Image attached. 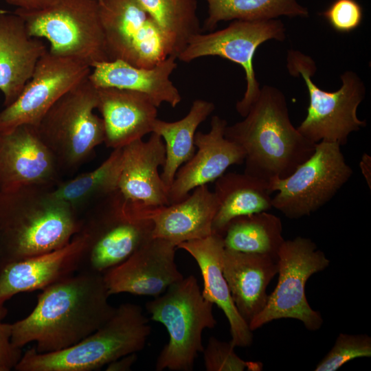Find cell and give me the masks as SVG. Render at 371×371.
I'll use <instances>...</instances> for the list:
<instances>
[{
	"label": "cell",
	"mask_w": 371,
	"mask_h": 371,
	"mask_svg": "<svg viewBox=\"0 0 371 371\" xmlns=\"http://www.w3.org/2000/svg\"><path fill=\"white\" fill-rule=\"evenodd\" d=\"M47 50L41 38L29 34L20 16L0 10V91L3 107L19 96Z\"/></svg>",
	"instance_id": "obj_20"
},
{
	"label": "cell",
	"mask_w": 371,
	"mask_h": 371,
	"mask_svg": "<svg viewBox=\"0 0 371 371\" xmlns=\"http://www.w3.org/2000/svg\"><path fill=\"white\" fill-rule=\"evenodd\" d=\"M177 246L152 238L126 260L103 273L110 295L128 293L153 297L183 279L175 262Z\"/></svg>",
	"instance_id": "obj_15"
},
{
	"label": "cell",
	"mask_w": 371,
	"mask_h": 371,
	"mask_svg": "<svg viewBox=\"0 0 371 371\" xmlns=\"http://www.w3.org/2000/svg\"><path fill=\"white\" fill-rule=\"evenodd\" d=\"M337 142L321 141L313 155L290 175L269 181L272 207L290 219L316 212L349 180L353 170Z\"/></svg>",
	"instance_id": "obj_11"
},
{
	"label": "cell",
	"mask_w": 371,
	"mask_h": 371,
	"mask_svg": "<svg viewBox=\"0 0 371 371\" xmlns=\"http://www.w3.org/2000/svg\"><path fill=\"white\" fill-rule=\"evenodd\" d=\"M3 316L0 314V371H10L14 369L19 361L22 352L14 347L10 340V325L1 322Z\"/></svg>",
	"instance_id": "obj_35"
},
{
	"label": "cell",
	"mask_w": 371,
	"mask_h": 371,
	"mask_svg": "<svg viewBox=\"0 0 371 371\" xmlns=\"http://www.w3.org/2000/svg\"><path fill=\"white\" fill-rule=\"evenodd\" d=\"M371 357V337L366 334L339 333L333 348L315 366V371H336L357 358Z\"/></svg>",
	"instance_id": "obj_32"
},
{
	"label": "cell",
	"mask_w": 371,
	"mask_h": 371,
	"mask_svg": "<svg viewBox=\"0 0 371 371\" xmlns=\"http://www.w3.org/2000/svg\"><path fill=\"white\" fill-rule=\"evenodd\" d=\"M151 333L149 319L138 304L126 302L99 328L76 344L54 352L34 348L21 355L16 371H93L144 349Z\"/></svg>",
	"instance_id": "obj_4"
},
{
	"label": "cell",
	"mask_w": 371,
	"mask_h": 371,
	"mask_svg": "<svg viewBox=\"0 0 371 371\" xmlns=\"http://www.w3.org/2000/svg\"><path fill=\"white\" fill-rule=\"evenodd\" d=\"M107 148H122L152 133L157 107L143 93L114 87H97Z\"/></svg>",
	"instance_id": "obj_22"
},
{
	"label": "cell",
	"mask_w": 371,
	"mask_h": 371,
	"mask_svg": "<svg viewBox=\"0 0 371 371\" xmlns=\"http://www.w3.org/2000/svg\"><path fill=\"white\" fill-rule=\"evenodd\" d=\"M278 280L264 309L249 324L253 332L269 322L284 318L300 321L311 331L320 329L321 313L309 305L305 286L311 276L330 265L325 254L310 238L284 240L278 252Z\"/></svg>",
	"instance_id": "obj_10"
},
{
	"label": "cell",
	"mask_w": 371,
	"mask_h": 371,
	"mask_svg": "<svg viewBox=\"0 0 371 371\" xmlns=\"http://www.w3.org/2000/svg\"><path fill=\"white\" fill-rule=\"evenodd\" d=\"M98 105V88L88 76L60 98L35 126L59 167H79L104 143L103 120L94 113Z\"/></svg>",
	"instance_id": "obj_8"
},
{
	"label": "cell",
	"mask_w": 371,
	"mask_h": 371,
	"mask_svg": "<svg viewBox=\"0 0 371 371\" xmlns=\"http://www.w3.org/2000/svg\"><path fill=\"white\" fill-rule=\"evenodd\" d=\"M214 193L218 207L212 232L222 236L234 218L273 207L269 182L245 172L223 174L216 180Z\"/></svg>",
	"instance_id": "obj_26"
},
{
	"label": "cell",
	"mask_w": 371,
	"mask_h": 371,
	"mask_svg": "<svg viewBox=\"0 0 371 371\" xmlns=\"http://www.w3.org/2000/svg\"><path fill=\"white\" fill-rule=\"evenodd\" d=\"M103 274L80 271L42 290L25 318L10 325L12 344L48 353L67 348L93 333L114 313Z\"/></svg>",
	"instance_id": "obj_1"
},
{
	"label": "cell",
	"mask_w": 371,
	"mask_h": 371,
	"mask_svg": "<svg viewBox=\"0 0 371 371\" xmlns=\"http://www.w3.org/2000/svg\"><path fill=\"white\" fill-rule=\"evenodd\" d=\"M7 3L16 7V8L34 10L42 8L54 0H3Z\"/></svg>",
	"instance_id": "obj_37"
},
{
	"label": "cell",
	"mask_w": 371,
	"mask_h": 371,
	"mask_svg": "<svg viewBox=\"0 0 371 371\" xmlns=\"http://www.w3.org/2000/svg\"><path fill=\"white\" fill-rule=\"evenodd\" d=\"M91 71L81 60L47 50L19 96L0 111V134L23 124L36 126L51 106Z\"/></svg>",
	"instance_id": "obj_14"
},
{
	"label": "cell",
	"mask_w": 371,
	"mask_h": 371,
	"mask_svg": "<svg viewBox=\"0 0 371 371\" xmlns=\"http://www.w3.org/2000/svg\"><path fill=\"white\" fill-rule=\"evenodd\" d=\"M122 165V148L113 149L98 168L60 183L52 193L77 211L86 202L102 199L117 190Z\"/></svg>",
	"instance_id": "obj_29"
},
{
	"label": "cell",
	"mask_w": 371,
	"mask_h": 371,
	"mask_svg": "<svg viewBox=\"0 0 371 371\" xmlns=\"http://www.w3.org/2000/svg\"><path fill=\"white\" fill-rule=\"evenodd\" d=\"M289 74L301 76L306 84L309 105L304 120L297 128L308 141H321L345 145L350 133L366 126V120L357 117V108L366 94L363 80L354 71H346L341 76V87L333 92L321 89L312 80L316 71L313 59L302 52L290 49L286 57Z\"/></svg>",
	"instance_id": "obj_7"
},
{
	"label": "cell",
	"mask_w": 371,
	"mask_h": 371,
	"mask_svg": "<svg viewBox=\"0 0 371 371\" xmlns=\"http://www.w3.org/2000/svg\"><path fill=\"white\" fill-rule=\"evenodd\" d=\"M81 226L77 211L54 197L49 186L0 192V270L64 247Z\"/></svg>",
	"instance_id": "obj_3"
},
{
	"label": "cell",
	"mask_w": 371,
	"mask_h": 371,
	"mask_svg": "<svg viewBox=\"0 0 371 371\" xmlns=\"http://www.w3.org/2000/svg\"><path fill=\"white\" fill-rule=\"evenodd\" d=\"M223 238L225 249L275 258L284 241L281 219L267 211L234 218L228 223Z\"/></svg>",
	"instance_id": "obj_28"
},
{
	"label": "cell",
	"mask_w": 371,
	"mask_h": 371,
	"mask_svg": "<svg viewBox=\"0 0 371 371\" xmlns=\"http://www.w3.org/2000/svg\"><path fill=\"white\" fill-rule=\"evenodd\" d=\"M208 16L205 30H214L223 21L269 20L280 16L307 17L308 11L296 0H205Z\"/></svg>",
	"instance_id": "obj_31"
},
{
	"label": "cell",
	"mask_w": 371,
	"mask_h": 371,
	"mask_svg": "<svg viewBox=\"0 0 371 371\" xmlns=\"http://www.w3.org/2000/svg\"><path fill=\"white\" fill-rule=\"evenodd\" d=\"M222 265L234 304L249 325L267 303V288L278 274V258L225 248Z\"/></svg>",
	"instance_id": "obj_23"
},
{
	"label": "cell",
	"mask_w": 371,
	"mask_h": 371,
	"mask_svg": "<svg viewBox=\"0 0 371 371\" xmlns=\"http://www.w3.org/2000/svg\"><path fill=\"white\" fill-rule=\"evenodd\" d=\"M159 27L177 58L201 32L196 0H137Z\"/></svg>",
	"instance_id": "obj_30"
},
{
	"label": "cell",
	"mask_w": 371,
	"mask_h": 371,
	"mask_svg": "<svg viewBox=\"0 0 371 371\" xmlns=\"http://www.w3.org/2000/svg\"><path fill=\"white\" fill-rule=\"evenodd\" d=\"M236 347L232 343L223 341L210 337L203 348V355L207 371H260L262 363L258 361H245L236 355Z\"/></svg>",
	"instance_id": "obj_33"
},
{
	"label": "cell",
	"mask_w": 371,
	"mask_h": 371,
	"mask_svg": "<svg viewBox=\"0 0 371 371\" xmlns=\"http://www.w3.org/2000/svg\"><path fill=\"white\" fill-rule=\"evenodd\" d=\"M29 34L44 38L54 54L81 60L91 67L109 61L98 0H54L34 10L16 8Z\"/></svg>",
	"instance_id": "obj_6"
},
{
	"label": "cell",
	"mask_w": 371,
	"mask_h": 371,
	"mask_svg": "<svg viewBox=\"0 0 371 371\" xmlns=\"http://www.w3.org/2000/svg\"><path fill=\"white\" fill-rule=\"evenodd\" d=\"M177 248L187 251L196 262L203 280V297L216 304L226 316L235 347H249L253 343V333L238 311L223 272L225 250L223 236L212 233L198 240L179 243Z\"/></svg>",
	"instance_id": "obj_21"
},
{
	"label": "cell",
	"mask_w": 371,
	"mask_h": 371,
	"mask_svg": "<svg viewBox=\"0 0 371 371\" xmlns=\"http://www.w3.org/2000/svg\"><path fill=\"white\" fill-rule=\"evenodd\" d=\"M213 304L203 297L192 275L183 277L146 303L150 319L162 324L169 337L157 356V371L193 370L195 359L204 348L203 330L216 325Z\"/></svg>",
	"instance_id": "obj_5"
},
{
	"label": "cell",
	"mask_w": 371,
	"mask_h": 371,
	"mask_svg": "<svg viewBox=\"0 0 371 371\" xmlns=\"http://www.w3.org/2000/svg\"><path fill=\"white\" fill-rule=\"evenodd\" d=\"M109 61L151 68L172 55L167 39L137 0H98Z\"/></svg>",
	"instance_id": "obj_13"
},
{
	"label": "cell",
	"mask_w": 371,
	"mask_h": 371,
	"mask_svg": "<svg viewBox=\"0 0 371 371\" xmlns=\"http://www.w3.org/2000/svg\"><path fill=\"white\" fill-rule=\"evenodd\" d=\"M217 207L214 192L207 185L198 186L180 202L150 209L153 238L164 239L176 246L206 238L213 233Z\"/></svg>",
	"instance_id": "obj_25"
},
{
	"label": "cell",
	"mask_w": 371,
	"mask_h": 371,
	"mask_svg": "<svg viewBox=\"0 0 371 371\" xmlns=\"http://www.w3.org/2000/svg\"><path fill=\"white\" fill-rule=\"evenodd\" d=\"M245 118L227 125L225 137L245 153L244 172L267 181L290 175L314 153L316 144L291 123L287 102L278 88L264 85Z\"/></svg>",
	"instance_id": "obj_2"
},
{
	"label": "cell",
	"mask_w": 371,
	"mask_h": 371,
	"mask_svg": "<svg viewBox=\"0 0 371 371\" xmlns=\"http://www.w3.org/2000/svg\"><path fill=\"white\" fill-rule=\"evenodd\" d=\"M214 109L213 102L197 99L182 119L170 122L157 118L154 122L152 133L159 135L165 144L166 161L160 175L168 191L178 169L195 153L194 135L198 126Z\"/></svg>",
	"instance_id": "obj_27"
},
{
	"label": "cell",
	"mask_w": 371,
	"mask_h": 371,
	"mask_svg": "<svg viewBox=\"0 0 371 371\" xmlns=\"http://www.w3.org/2000/svg\"><path fill=\"white\" fill-rule=\"evenodd\" d=\"M173 55L151 68L135 67L120 60L103 61L91 67L89 78L96 87H114L139 92L158 108L162 103L176 107L182 100L170 80L177 67Z\"/></svg>",
	"instance_id": "obj_24"
},
{
	"label": "cell",
	"mask_w": 371,
	"mask_h": 371,
	"mask_svg": "<svg viewBox=\"0 0 371 371\" xmlns=\"http://www.w3.org/2000/svg\"><path fill=\"white\" fill-rule=\"evenodd\" d=\"M137 359V353H131L111 362L106 366L107 371H128L131 370Z\"/></svg>",
	"instance_id": "obj_36"
},
{
	"label": "cell",
	"mask_w": 371,
	"mask_h": 371,
	"mask_svg": "<svg viewBox=\"0 0 371 371\" xmlns=\"http://www.w3.org/2000/svg\"><path fill=\"white\" fill-rule=\"evenodd\" d=\"M371 164V157L366 153L363 154L361 158V161L360 162L361 170L362 171V174L363 175L370 188V185H371V183H370V179H371L370 166L371 164Z\"/></svg>",
	"instance_id": "obj_38"
},
{
	"label": "cell",
	"mask_w": 371,
	"mask_h": 371,
	"mask_svg": "<svg viewBox=\"0 0 371 371\" xmlns=\"http://www.w3.org/2000/svg\"><path fill=\"white\" fill-rule=\"evenodd\" d=\"M102 200L87 222L82 220L89 243L80 271L103 274L153 238V223L151 208L127 204L117 190Z\"/></svg>",
	"instance_id": "obj_9"
},
{
	"label": "cell",
	"mask_w": 371,
	"mask_h": 371,
	"mask_svg": "<svg viewBox=\"0 0 371 371\" xmlns=\"http://www.w3.org/2000/svg\"><path fill=\"white\" fill-rule=\"evenodd\" d=\"M322 14L333 29L341 33L356 30L363 20V9L356 0H335Z\"/></svg>",
	"instance_id": "obj_34"
},
{
	"label": "cell",
	"mask_w": 371,
	"mask_h": 371,
	"mask_svg": "<svg viewBox=\"0 0 371 371\" xmlns=\"http://www.w3.org/2000/svg\"><path fill=\"white\" fill-rule=\"evenodd\" d=\"M227 125L225 119L214 115L208 133L196 132L197 150L177 171L168 191L169 205L183 201L195 188L216 181L229 166L244 162V150L224 135Z\"/></svg>",
	"instance_id": "obj_18"
},
{
	"label": "cell",
	"mask_w": 371,
	"mask_h": 371,
	"mask_svg": "<svg viewBox=\"0 0 371 371\" xmlns=\"http://www.w3.org/2000/svg\"><path fill=\"white\" fill-rule=\"evenodd\" d=\"M89 243L88 234L80 229L64 247L10 262L0 270V314L13 295L45 288L80 271Z\"/></svg>",
	"instance_id": "obj_17"
},
{
	"label": "cell",
	"mask_w": 371,
	"mask_h": 371,
	"mask_svg": "<svg viewBox=\"0 0 371 371\" xmlns=\"http://www.w3.org/2000/svg\"><path fill=\"white\" fill-rule=\"evenodd\" d=\"M285 31L283 23L278 19L234 20L221 30L194 35L177 58L189 63L204 56H217L240 65L245 71L247 85L243 98L236 104V109L244 117L260 91L254 67L256 51L269 40L283 41Z\"/></svg>",
	"instance_id": "obj_12"
},
{
	"label": "cell",
	"mask_w": 371,
	"mask_h": 371,
	"mask_svg": "<svg viewBox=\"0 0 371 371\" xmlns=\"http://www.w3.org/2000/svg\"><path fill=\"white\" fill-rule=\"evenodd\" d=\"M58 168L35 126L23 124L0 134L1 193L32 186H50Z\"/></svg>",
	"instance_id": "obj_16"
},
{
	"label": "cell",
	"mask_w": 371,
	"mask_h": 371,
	"mask_svg": "<svg viewBox=\"0 0 371 371\" xmlns=\"http://www.w3.org/2000/svg\"><path fill=\"white\" fill-rule=\"evenodd\" d=\"M166 161L161 137L151 133L148 141L136 140L122 147V165L117 192L128 204L148 208L168 205V189L159 168Z\"/></svg>",
	"instance_id": "obj_19"
}]
</instances>
